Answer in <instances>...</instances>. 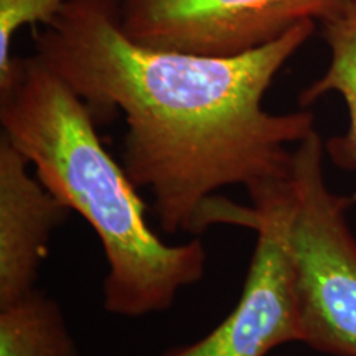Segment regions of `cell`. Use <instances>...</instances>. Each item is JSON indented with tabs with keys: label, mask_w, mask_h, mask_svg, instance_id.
Listing matches in <instances>:
<instances>
[{
	"label": "cell",
	"mask_w": 356,
	"mask_h": 356,
	"mask_svg": "<svg viewBox=\"0 0 356 356\" xmlns=\"http://www.w3.org/2000/svg\"><path fill=\"white\" fill-rule=\"evenodd\" d=\"M325 142L310 132L293 149L289 222L302 343L332 356H356V238L346 221L355 197L330 190Z\"/></svg>",
	"instance_id": "3957f363"
},
{
	"label": "cell",
	"mask_w": 356,
	"mask_h": 356,
	"mask_svg": "<svg viewBox=\"0 0 356 356\" xmlns=\"http://www.w3.org/2000/svg\"><path fill=\"white\" fill-rule=\"evenodd\" d=\"M315 26L304 22L244 55L203 56L132 42L118 0H73L32 37L35 55L95 118L124 115L121 163L152 193L160 228L200 234L239 226L244 207L215 198L218 190L239 185L251 197L292 177L293 149L315 131V115L273 114L264 96Z\"/></svg>",
	"instance_id": "6da1fadb"
},
{
	"label": "cell",
	"mask_w": 356,
	"mask_h": 356,
	"mask_svg": "<svg viewBox=\"0 0 356 356\" xmlns=\"http://www.w3.org/2000/svg\"><path fill=\"white\" fill-rule=\"evenodd\" d=\"M350 0H118L132 42L203 56H238L282 38L304 22L322 24Z\"/></svg>",
	"instance_id": "5b68a950"
},
{
	"label": "cell",
	"mask_w": 356,
	"mask_h": 356,
	"mask_svg": "<svg viewBox=\"0 0 356 356\" xmlns=\"http://www.w3.org/2000/svg\"><path fill=\"white\" fill-rule=\"evenodd\" d=\"M320 26L330 50V63L322 76L300 92L299 104L305 109L330 92L341 96L348 111V129L325 142V154L333 165L356 170V0H350Z\"/></svg>",
	"instance_id": "52a82bcc"
},
{
	"label": "cell",
	"mask_w": 356,
	"mask_h": 356,
	"mask_svg": "<svg viewBox=\"0 0 356 356\" xmlns=\"http://www.w3.org/2000/svg\"><path fill=\"white\" fill-rule=\"evenodd\" d=\"M0 126L40 181L101 241L109 314L136 318L168 310L181 289L203 279L204 244H168L150 228L139 186L102 145L95 114L35 53L15 58L0 86Z\"/></svg>",
	"instance_id": "7a4b0ae2"
},
{
	"label": "cell",
	"mask_w": 356,
	"mask_h": 356,
	"mask_svg": "<svg viewBox=\"0 0 356 356\" xmlns=\"http://www.w3.org/2000/svg\"><path fill=\"white\" fill-rule=\"evenodd\" d=\"M73 0H0V86L8 83L15 56L12 42L24 26L48 25Z\"/></svg>",
	"instance_id": "9c48e42d"
},
{
	"label": "cell",
	"mask_w": 356,
	"mask_h": 356,
	"mask_svg": "<svg viewBox=\"0 0 356 356\" xmlns=\"http://www.w3.org/2000/svg\"><path fill=\"white\" fill-rule=\"evenodd\" d=\"M29 167V159L0 137V310L37 291L53 231L70 213Z\"/></svg>",
	"instance_id": "8992f818"
},
{
	"label": "cell",
	"mask_w": 356,
	"mask_h": 356,
	"mask_svg": "<svg viewBox=\"0 0 356 356\" xmlns=\"http://www.w3.org/2000/svg\"><path fill=\"white\" fill-rule=\"evenodd\" d=\"M0 356H78L56 300L33 291L0 310Z\"/></svg>",
	"instance_id": "ba28073f"
},
{
	"label": "cell",
	"mask_w": 356,
	"mask_h": 356,
	"mask_svg": "<svg viewBox=\"0 0 356 356\" xmlns=\"http://www.w3.org/2000/svg\"><path fill=\"white\" fill-rule=\"evenodd\" d=\"M291 178L249 197L252 207H246L241 226L254 231L256 248L233 312L202 340L163 356H270L280 345L302 343L296 267L289 243Z\"/></svg>",
	"instance_id": "277c9868"
}]
</instances>
